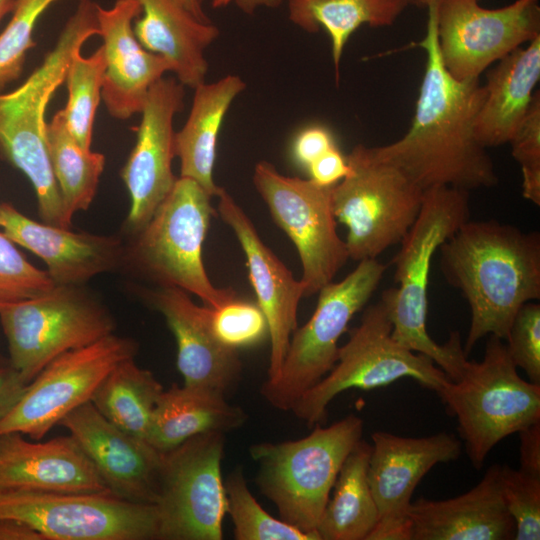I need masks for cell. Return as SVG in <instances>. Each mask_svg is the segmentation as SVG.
Here are the masks:
<instances>
[{
  "label": "cell",
  "mask_w": 540,
  "mask_h": 540,
  "mask_svg": "<svg viewBox=\"0 0 540 540\" xmlns=\"http://www.w3.org/2000/svg\"><path fill=\"white\" fill-rule=\"evenodd\" d=\"M425 37L415 46L426 53L425 70L408 131L373 147L422 190L450 186L466 191L498 183L493 161L475 134L485 97L478 79L459 80L445 68L438 48L435 1L427 7Z\"/></svg>",
  "instance_id": "cell-1"
},
{
  "label": "cell",
  "mask_w": 540,
  "mask_h": 540,
  "mask_svg": "<svg viewBox=\"0 0 540 540\" xmlns=\"http://www.w3.org/2000/svg\"><path fill=\"white\" fill-rule=\"evenodd\" d=\"M440 269L470 309L463 350L486 336L506 340L520 307L540 299V234L497 220L466 221L438 249Z\"/></svg>",
  "instance_id": "cell-2"
},
{
  "label": "cell",
  "mask_w": 540,
  "mask_h": 540,
  "mask_svg": "<svg viewBox=\"0 0 540 540\" xmlns=\"http://www.w3.org/2000/svg\"><path fill=\"white\" fill-rule=\"evenodd\" d=\"M97 7L91 0H80L43 62L17 88L0 93V155L31 182L41 219L63 228L70 227L71 219L50 163L45 112L64 84L73 54L99 34Z\"/></svg>",
  "instance_id": "cell-3"
},
{
  "label": "cell",
  "mask_w": 540,
  "mask_h": 540,
  "mask_svg": "<svg viewBox=\"0 0 540 540\" xmlns=\"http://www.w3.org/2000/svg\"><path fill=\"white\" fill-rule=\"evenodd\" d=\"M469 219V191L450 186L424 190L419 215L393 259L397 287L381 296L393 339L429 357L451 381L459 378L467 356L458 331L444 344L435 342L427 331L429 274L439 247Z\"/></svg>",
  "instance_id": "cell-4"
},
{
  "label": "cell",
  "mask_w": 540,
  "mask_h": 540,
  "mask_svg": "<svg viewBox=\"0 0 540 540\" xmlns=\"http://www.w3.org/2000/svg\"><path fill=\"white\" fill-rule=\"evenodd\" d=\"M363 427V420L351 414L326 427L316 424L297 440L250 447L258 464L259 490L275 505L280 519L318 536L316 528L339 471L362 439Z\"/></svg>",
  "instance_id": "cell-5"
},
{
  "label": "cell",
  "mask_w": 540,
  "mask_h": 540,
  "mask_svg": "<svg viewBox=\"0 0 540 540\" xmlns=\"http://www.w3.org/2000/svg\"><path fill=\"white\" fill-rule=\"evenodd\" d=\"M503 341L490 335L482 361L466 359L459 378L437 393L477 469L500 441L540 421V385L518 374Z\"/></svg>",
  "instance_id": "cell-6"
},
{
  "label": "cell",
  "mask_w": 540,
  "mask_h": 540,
  "mask_svg": "<svg viewBox=\"0 0 540 540\" xmlns=\"http://www.w3.org/2000/svg\"><path fill=\"white\" fill-rule=\"evenodd\" d=\"M211 198L196 181L177 178L126 257L160 287L181 288L217 309L238 296L232 288L215 287L203 264L202 245L216 213Z\"/></svg>",
  "instance_id": "cell-7"
},
{
  "label": "cell",
  "mask_w": 540,
  "mask_h": 540,
  "mask_svg": "<svg viewBox=\"0 0 540 540\" xmlns=\"http://www.w3.org/2000/svg\"><path fill=\"white\" fill-rule=\"evenodd\" d=\"M346 158L349 170L332 186V211L347 228L349 259H376L405 237L419 215L424 190L380 159L373 147L358 144Z\"/></svg>",
  "instance_id": "cell-8"
},
{
  "label": "cell",
  "mask_w": 540,
  "mask_h": 540,
  "mask_svg": "<svg viewBox=\"0 0 540 540\" xmlns=\"http://www.w3.org/2000/svg\"><path fill=\"white\" fill-rule=\"evenodd\" d=\"M401 378H411L436 393L450 381L429 357L393 339L389 313L380 299L364 309L348 341L339 346L334 366L296 401L291 411L310 426L321 424L329 404L340 393L372 390Z\"/></svg>",
  "instance_id": "cell-9"
},
{
  "label": "cell",
  "mask_w": 540,
  "mask_h": 540,
  "mask_svg": "<svg viewBox=\"0 0 540 540\" xmlns=\"http://www.w3.org/2000/svg\"><path fill=\"white\" fill-rule=\"evenodd\" d=\"M386 268L377 258L361 260L344 279L318 291L311 318L291 335L279 375L262 384L260 392L272 407L291 411L296 401L331 370L337 361L340 337L367 304Z\"/></svg>",
  "instance_id": "cell-10"
},
{
  "label": "cell",
  "mask_w": 540,
  "mask_h": 540,
  "mask_svg": "<svg viewBox=\"0 0 540 540\" xmlns=\"http://www.w3.org/2000/svg\"><path fill=\"white\" fill-rule=\"evenodd\" d=\"M0 325L8 362L26 384L59 355L89 345L115 327L105 306L71 285L1 306Z\"/></svg>",
  "instance_id": "cell-11"
},
{
  "label": "cell",
  "mask_w": 540,
  "mask_h": 540,
  "mask_svg": "<svg viewBox=\"0 0 540 540\" xmlns=\"http://www.w3.org/2000/svg\"><path fill=\"white\" fill-rule=\"evenodd\" d=\"M224 433L208 432L163 452L159 540H221L227 513L221 462Z\"/></svg>",
  "instance_id": "cell-12"
},
{
  "label": "cell",
  "mask_w": 540,
  "mask_h": 540,
  "mask_svg": "<svg viewBox=\"0 0 540 540\" xmlns=\"http://www.w3.org/2000/svg\"><path fill=\"white\" fill-rule=\"evenodd\" d=\"M0 518L23 522L44 540H153L159 533L155 505L102 493L0 489Z\"/></svg>",
  "instance_id": "cell-13"
},
{
  "label": "cell",
  "mask_w": 540,
  "mask_h": 540,
  "mask_svg": "<svg viewBox=\"0 0 540 540\" xmlns=\"http://www.w3.org/2000/svg\"><path fill=\"white\" fill-rule=\"evenodd\" d=\"M253 184L297 249L304 296L317 294L349 259L346 243L337 233L332 186L282 175L268 161L255 165Z\"/></svg>",
  "instance_id": "cell-14"
},
{
  "label": "cell",
  "mask_w": 540,
  "mask_h": 540,
  "mask_svg": "<svg viewBox=\"0 0 540 540\" xmlns=\"http://www.w3.org/2000/svg\"><path fill=\"white\" fill-rule=\"evenodd\" d=\"M137 343L113 333L52 360L27 384L0 420V435L17 432L39 440L71 411L91 400L103 379L134 358Z\"/></svg>",
  "instance_id": "cell-15"
},
{
  "label": "cell",
  "mask_w": 540,
  "mask_h": 540,
  "mask_svg": "<svg viewBox=\"0 0 540 540\" xmlns=\"http://www.w3.org/2000/svg\"><path fill=\"white\" fill-rule=\"evenodd\" d=\"M438 48L447 71L478 79L491 64L540 36L539 0L484 8L476 0H436Z\"/></svg>",
  "instance_id": "cell-16"
},
{
  "label": "cell",
  "mask_w": 540,
  "mask_h": 540,
  "mask_svg": "<svg viewBox=\"0 0 540 540\" xmlns=\"http://www.w3.org/2000/svg\"><path fill=\"white\" fill-rule=\"evenodd\" d=\"M371 439L368 482L379 521L368 540H409L415 488L434 466L459 457L461 441L446 432L413 438L376 431Z\"/></svg>",
  "instance_id": "cell-17"
},
{
  "label": "cell",
  "mask_w": 540,
  "mask_h": 540,
  "mask_svg": "<svg viewBox=\"0 0 540 540\" xmlns=\"http://www.w3.org/2000/svg\"><path fill=\"white\" fill-rule=\"evenodd\" d=\"M184 85L161 78L150 88L141 111L136 143L121 170L130 208L127 230L136 235L171 192L177 177L172 171L175 115L184 107Z\"/></svg>",
  "instance_id": "cell-18"
},
{
  "label": "cell",
  "mask_w": 540,
  "mask_h": 540,
  "mask_svg": "<svg viewBox=\"0 0 540 540\" xmlns=\"http://www.w3.org/2000/svg\"><path fill=\"white\" fill-rule=\"evenodd\" d=\"M59 424L70 432L112 495L133 503L156 504L163 452L109 422L91 401Z\"/></svg>",
  "instance_id": "cell-19"
},
{
  "label": "cell",
  "mask_w": 540,
  "mask_h": 540,
  "mask_svg": "<svg viewBox=\"0 0 540 540\" xmlns=\"http://www.w3.org/2000/svg\"><path fill=\"white\" fill-rule=\"evenodd\" d=\"M216 197L218 214L233 230L243 250L257 305L268 324L271 349L266 380H273L281 371L291 335L298 327L297 309L304 297V286L264 244L248 215L223 187Z\"/></svg>",
  "instance_id": "cell-20"
},
{
  "label": "cell",
  "mask_w": 540,
  "mask_h": 540,
  "mask_svg": "<svg viewBox=\"0 0 540 540\" xmlns=\"http://www.w3.org/2000/svg\"><path fill=\"white\" fill-rule=\"evenodd\" d=\"M141 13L139 0H117L109 9L97 7L105 55L101 97L110 116L120 120L141 113L152 85L171 71L162 56L137 40L132 23Z\"/></svg>",
  "instance_id": "cell-21"
},
{
  "label": "cell",
  "mask_w": 540,
  "mask_h": 540,
  "mask_svg": "<svg viewBox=\"0 0 540 540\" xmlns=\"http://www.w3.org/2000/svg\"><path fill=\"white\" fill-rule=\"evenodd\" d=\"M148 299L175 336L184 385L225 395L238 383L242 371L238 350L223 345L213 334L211 307L195 304L188 292L173 286L149 292Z\"/></svg>",
  "instance_id": "cell-22"
},
{
  "label": "cell",
  "mask_w": 540,
  "mask_h": 540,
  "mask_svg": "<svg viewBox=\"0 0 540 540\" xmlns=\"http://www.w3.org/2000/svg\"><path fill=\"white\" fill-rule=\"evenodd\" d=\"M0 209V228L16 245L45 262L56 285L81 286L124 260V247L114 236L73 232L69 228L40 223L10 203H1Z\"/></svg>",
  "instance_id": "cell-23"
},
{
  "label": "cell",
  "mask_w": 540,
  "mask_h": 540,
  "mask_svg": "<svg viewBox=\"0 0 540 540\" xmlns=\"http://www.w3.org/2000/svg\"><path fill=\"white\" fill-rule=\"evenodd\" d=\"M0 489L111 494L71 435L31 442L17 432L0 435Z\"/></svg>",
  "instance_id": "cell-24"
},
{
  "label": "cell",
  "mask_w": 540,
  "mask_h": 540,
  "mask_svg": "<svg viewBox=\"0 0 540 540\" xmlns=\"http://www.w3.org/2000/svg\"><path fill=\"white\" fill-rule=\"evenodd\" d=\"M500 464H492L466 493L411 502L409 540H511L515 524L500 490Z\"/></svg>",
  "instance_id": "cell-25"
},
{
  "label": "cell",
  "mask_w": 540,
  "mask_h": 540,
  "mask_svg": "<svg viewBox=\"0 0 540 540\" xmlns=\"http://www.w3.org/2000/svg\"><path fill=\"white\" fill-rule=\"evenodd\" d=\"M139 2L143 16L135 19L133 30L140 44L162 56L184 86L195 88L205 82L204 52L217 39L218 28L196 18L180 0Z\"/></svg>",
  "instance_id": "cell-26"
},
{
  "label": "cell",
  "mask_w": 540,
  "mask_h": 540,
  "mask_svg": "<svg viewBox=\"0 0 540 540\" xmlns=\"http://www.w3.org/2000/svg\"><path fill=\"white\" fill-rule=\"evenodd\" d=\"M483 85L475 134L485 148L510 142L527 114L540 79V36L497 61Z\"/></svg>",
  "instance_id": "cell-27"
},
{
  "label": "cell",
  "mask_w": 540,
  "mask_h": 540,
  "mask_svg": "<svg viewBox=\"0 0 540 540\" xmlns=\"http://www.w3.org/2000/svg\"><path fill=\"white\" fill-rule=\"evenodd\" d=\"M245 87L237 75L196 86L189 116L174 135L180 177L196 181L211 197L220 188L213 179L218 134L232 102Z\"/></svg>",
  "instance_id": "cell-28"
},
{
  "label": "cell",
  "mask_w": 540,
  "mask_h": 540,
  "mask_svg": "<svg viewBox=\"0 0 540 540\" xmlns=\"http://www.w3.org/2000/svg\"><path fill=\"white\" fill-rule=\"evenodd\" d=\"M246 413L213 390L173 384L155 405L147 441L167 452L191 437L208 432L226 433L242 426Z\"/></svg>",
  "instance_id": "cell-29"
},
{
  "label": "cell",
  "mask_w": 540,
  "mask_h": 540,
  "mask_svg": "<svg viewBox=\"0 0 540 540\" xmlns=\"http://www.w3.org/2000/svg\"><path fill=\"white\" fill-rule=\"evenodd\" d=\"M372 446L358 441L345 459L316 528L319 540H368L379 513L368 482Z\"/></svg>",
  "instance_id": "cell-30"
},
{
  "label": "cell",
  "mask_w": 540,
  "mask_h": 540,
  "mask_svg": "<svg viewBox=\"0 0 540 540\" xmlns=\"http://www.w3.org/2000/svg\"><path fill=\"white\" fill-rule=\"evenodd\" d=\"M407 6V0H289V19L307 32L323 28L329 34L338 79L343 51L354 31L364 24L390 26Z\"/></svg>",
  "instance_id": "cell-31"
},
{
  "label": "cell",
  "mask_w": 540,
  "mask_h": 540,
  "mask_svg": "<svg viewBox=\"0 0 540 540\" xmlns=\"http://www.w3.org/2000/svg\"><path fill=\"white\" fill-rule=\"evenodd\" d=\"M162 391L154 375L130 358L103 379L90 401L109 422L147 441L152 414Z\"/></svg>",
  "instance_id": "cell-32"
},
{
  "label": "cell",
  "mask_w": 540,
  "mask_h": 540,
  "mask_svg": "<svg viewBox=\"0 0 540 540\" xmlns=\"http://www.w3.org/2000/svg\"><path fill=\"white\" fill-rule=\"evenodd\" d=\"M48 153L67 216L86 210L92 203L105 156L83 148L70 133L63 109L46 126Z\"/></svg>",
  "instance_id": "cell-33"
},
{
  "label": "cell",
  "mask_w": 540,
  "mask_h": 540,
  "mask_svg": "<svg viewBox=\"0 0 540 540\" xmlns=\"http://www.w3.org/2000/svg\"><path fill=\"white\" fill-rule=\"evenodd\" d=\"M105 55L102 45L88 57L77 51L67 67L68 100L63 108L67 127L76 141L91 149L96 110L102 100Z\"/></svg>",
  "instance_id": "cell-34"
},
{
  "label": "cell",
  "mask_w": 540,
  "mask_h": 540,
  "mask_svg": "<svg viewBox=\"0 0 540 540\" xmlns=\"http://www.w3.org/2000/svg\"><path fill=\"white\" fill-rule=\"evenodd\" d=\"M227 513L237 540H319L313 533L271 516L250 492L242 469L235 468L224 482Z\"/></svg>",
  "instance_id": "cell-35"
},
{
  "label": "cell",
  "mask_w": 540,
  "mask_h": 540,
  "mask_svg": "<svg viewBox=\"0 0 540 540\" xmlns=\"http://www.w3.org/2000/svg\"><path fill=\"white\" fill-rule=\"evenodd\" d=\"M56 1L16 0L12 17L0 33V90L21 76L27 52L36 45V23Z\"/></svg>",
  "instance_id": "cell-36"
},
{
  "label": "cell",
  "mask_w": 540,
  "mask_h": 540,
  "mask_svg": "<svg viewBox=\"0 0 540 540\" xmlns=\"http://www.w3.org/2000/svg\"><path fill=\"white\" fill-rule=\"evenodd\" d=\"M500 490L515 524V540L540 539V476L501 465Z\"/></svg>",
  "instance_id": "cell-37"
},
{
  "label": "cell",
  "mask_w": 540,
  "mask_h": 540,
  "mask_svg": "<svg viewBox=\"0 0 540 540\" xmlns=\"http://www.w3.org/2000/svg\"><path fill=\"white\" fill-rule=\"evenodd\" d=\"M55 286L48 272L31 264L0 231V307L45 294Z\"/></svg>",
  "instance_id": "cell-38"
},
{
  "label": "cell",
  "mask_w": 540,
  "mask_h": 540,
  "mask_svg": "<svg viewBox=\"0 0 540 540\" xmlns=\"http://www.w3.org/2000/svg\"><path fill=\"white\" fill-rule=\"evenodd\" d=\"M210 325L218 341L235 350L255 345L268 334V324L259 306L239 298L212 308Z\"/></svg>",
  "instance_id": "cell-39"
},
{
  "label": "cell",
  "mask_w": 540,
  "mask_h": 540,
  "mask_svg": "<svg viewBox=\"0 0 540 540\" xmlns=\"http://www.w3.org/2000/svg\"><path fill=\"white\" fill-rule=\"evenodd\" d=\"M509 144L522 171L523 197L540 206V93L518 126Z\"/></svg>",
  "instance_id": "cell-40"
},
{
  "label": "cell",
  "mask_w": 540,
  "mask_h": 540,
  "mask_svg": "<svg viewBox=\"0 0 540 540\" xmlns=\"http://www.w3.org/2000/svg\"><path fill=\"white\" fill-rule=\"evenodd\" d=\"M507 351L530 382L540 385V304L530 301L516 313L506 338Z\"/></svg>",
  "instance_id": "cell-41"
},
{
  "label": "cell",
  "mask_w": 540,
  "mask_h": 540,
  "mask_svg": "<svg viewBox=\"0 0 540 540\" xmlns=\"http://www.w3.org/2000/svg\"><path fill=\"white\" fill-rule=\"evenodd\" d=\"M337 146L332 133L322 125L303 128L292 145L293 157L298 164L308 168L315 160Z\"/></svg>",
  "instance_id": "cell-42"
},
{
  "label": "cell",
  "mask_w": 540,
  "mask_h": 540,
  "mask_svg": "<svg viewBox=\"0 0 540 540\" xmlns=\"http://www.w3.org/2000/svg\"><path fill=\"white\" fill-rule=\"evenodd\" d=\"M307 170L310 179L322 186H333L342 180L349 170L347 158L335 146L315 160Z\"/></svg>",
  "instance_id": "cell-43"
},
{
  "label": "cell",
  "mask_w": 540,
  "mask_h": 540,
  "mask_svg": "<svg viewBox=\"0 0 540 540\" xmlns=\"http://www.w3.org/2000/svg\"><path fill=\"white\" fill-rule=\"evenodd\" d=\"M520 437L519 469L540 476V421L518 432Z\"/></svg>",
  "instance_id": "cell-44"
},
{
  "label": "cell",
  "mask_w": 540,
  "mask_h": 540,
  "mask_svg": "<svg viewBox=\"0 0 540 540\" xmlns=\"http://www.w3.org/2000/svg\"><path fill=\"white\" fill-rule=\"evenodd\" d=\"M26 386L9 363L0 365V420L16 404Z\"/></svg>",
  "instance_id": "cell-45"
},
{
  "label": "cell",
  "mask_w": 540,
  "mask_h": 540,
  "mask_svg": "<svg viewBox=\"0 0 540 540\" xmlns=\"http://www.w3.org/2000/svg\"><path fill=\"white\" fill-rule=\"evenodd\" d=\"M0 540H44V538L23 522L0 518Z\"/></svg>",
  "instance_id": "cell-46"
},
{
  "label": "cell",
  "mask_w": 540,
  "mask_h": 540,
  "mask_svg": "<svg viewBox=\"0 0 540 540\" xmlns=\"http://www.w3.org/2000/svg\"><path fill=\"white\" fill-rule=\"evenodd\" d=\"M282 2L283 0H212V7L221 8L235 3L244 13L252 14L259 7L276 8Z\"/></svg>",
  "instance_id": "cell-47"
},
{
  "label": "cell",
  "mask_w": 540,
  "mask_h": 540,
  "mask_svg": "<svg viewBox=\"0 0 540 540\" xmlns=\"http://www.w3.org/2000/svg\"><path fill=\"white\" fill-rule=\"evenodd\" d=\"M182 4L199 20L211 22L202 9L200 0H180Z\"/></svg>",
  "instance_id": "cell-48"
},
{
  "label": "cell",
  "mask_w": 540,
  "mask_h": 540,
  "mask_svg": "<svg viewBox=\"0 0 540 540\" xmlns=\"http://www.w3.org/2000/svg\"><path fill=\"white\" fill-rule=\"evenodd\" d=\"M16 5V0H0V21L8 13L13 12Z\"/></svg>",
  "instance_id": "cell-49"
},
{
  "label": "cell",
  "mask_w": 540,
  "mask_h": 540,
  "mask_svg": "<svg viewBox=\"0 0 540 540\" xmlns=\"http://www.w3.org/2000/svg\"><path fill=\"white\" fill-rule=\"evenodd\" d=\"M436 0H407L408 5L427 8L431 3Z\"/></svg>",
  "instance_id": "cell-50"
},
{
  "label": "cell",
  "mask_w": 540,
  "mask_h": 540,
  "mask_svg": "<svg viewBox=\"0 0 540 540\" xmlns=\"http://www.w3.org/2000/svg\"><path fill=\"white\" fill-rule=\"evenodd\" d=\"M7 363H9V362L4 361V360L2 359V357H1V355H0V365H4V364H7Z\"/></svg>",
  "instance_id": "cell-51"
},
{
  "label": "cell",
  "mask_w": 540,
  "mask_h": 540,
  "mask_svg": "<svg viewBox=\"0 0 540 540\" xmlns=\"http://www.w3.org/2000/svg\"><path fill=\"white\" fill-rule=\"evenodd\" d=\"M1 223H2V216H1V209H0V226H1Z\"/></svg>",
  "instance_id": "cell-52"
},
{
  "label": "cell",
  "mask_w": 540,
  "mask_h": 540,
  "mask_svg": "<svg viewBox=\"0 0 540 540\" xmlns=\"http://www.w3.org/2000/svg\"><path fill=\"white\" fill-rule=\"evenodd\" d=\"M476 1H480V0H476Z\"/></svg>",
  "instance_id": "cell-53"
}]
</instances>
